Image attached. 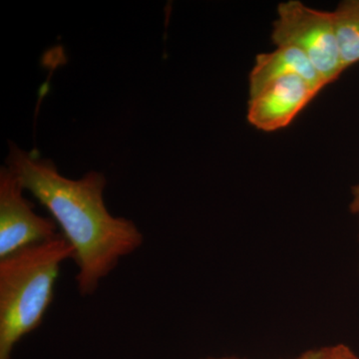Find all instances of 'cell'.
<instances>
[{
	"label": "cell",
	"mask_w": 359,
	"mask_h": 359,
	"mask_svg": "<svg viewBox=\"0 0 359 359\" xmlns=\"http://www.w3.org/2000/svg\"><path fill=\"white\" fill-rule=\"evenodd\" d=\"M6 166L50 212L75 252L77 289L88 297L96 292L123 257L143 245L144 236L131 219L114 217L104 202L107 180L91 171L81 179L66 178L51 160L11 144Z\"/></svg>",
	"instance_id": "obj_1"
},
{
	"label": "cell",
	"mask_w": 359,
	"mask_h": 359,
	"mask_svg": "<svg viewBox=\"0 0 359 359\" xmlns=\"http://www.w3.org/2000/svg\"><path fill=\"white\" fill-rule=\"evenodd\" d=\"M75 252L61 233L0 259V359L41 325L55 294L61 264Z\"/></svg>",
	"instance_id": "obj_2"
},
{
	"label": "cell",
	"mask_w": 359,
	"mask_h": 359,
	"mask_svg": "<svg viewBox=\"0 0 359 359\" xmlns=\"http://www.w3.org/2000/svg\"><path fill=\"white\" fill-rule=\"evenodd\" d=\"M271 39L278 46L301 50L325 85L344 71L332 13L311 8L297 0L283 2L278 6Z\"/></svg>",
	"instance_id": "obj_3"
},
{
	"label": "cell",
	"mask_w": 359,
	"mask_h": 359,
	"mask_svg": "<svg viewBox=\"0 0 359 359\" xmlns=\"http://www.w3.org/2000/svg\"><path fill=\"white\" fill-rule=\"evenodd\" d=\"M25 187L8 167L0 169V259L58 235L52 218L39 216L25 197Z\"/></svg>",
	"instance_id": "obj_4"
},
{
	"label": "cell",
	"mask_w": 359,
	"mask_h": 359,
	"mask_svg": "<svg viewBox=\"0 0 359 359\" xmlns=\"http://www.w3.org/2000/svg\"><path fill=\"white\" fill-rule=\"evenodd\" d=\"M318 91L297 75L278 78L250 97L248 120L264 132L285 128L294 121Z\"/></svg>",
	"instance_id": "obj_5"
},
{
	"label": "cell",
	"mask_w": 359,
	"mask_h": 359,
	"mask_svg": "<svg viewBox=\"0 0 359 359\" xmlns=\"http://www.w3.org/2000/svg\"><path fill=\"white\" fill-rule=\"evenodd\" d=\"M287 75L304 78L318 92L327 86L301 50L292 46H278L273 52L257 56L250 74V98L256 96L269 82Z\"/></svg>",
	"instance_id": "obj_6"
},
{
	"label": "cell",
	"mask_w": 359,
	"mask_h": 359,
	"mask_svg": "<svg viewBox=\"0 0 359 359\" xmlns=\"http://www.w3.org/2000/svg\"><path fill=\"white\" fill-rule=\"evenodd\" d=\"M342 68L359 62V0H346L332 13Z\"/></svg>",
	"instance_id": "obj_7"
},
{
	"label": "cell",
	"mask_w": 359,
	"mask_h": 359,
	"mask_svg": "<svg viewBox=\"0 0 359 359\" xmlns=\"http://www.w3.org/2000/svg\"><path fill=\"white\" fill-rule=\"evenodd\" d=\"M318 359H358L348 348L344 346L335 347L327 354L320 353Z\"/></svg>",
	"instance_id": "obj_8"
},
{
	"label": "cell",
	"mask_w": 359,
	"mask_h": 359,
	"mask_svg": "<svg viewBox=\"0 0 359 359\" xmlns=\"http://www.w3.org/2000/svg\"><path fill=\"white\" fill-rule=\"evenodd\" d=\"M353 199L351 201V210L354 214L359 215V185L353 190Z\"/></svg>",
	"instance_id": "obj_9"
},
{
	"label": "cell",
	"mask_w": 359,
	"mask_h": 359,
	"mask_svg": "<svg viewBox=\"0 0 359 359\" xmlns=\"http://www.w3.org/2000/svg\"><path fill=\"white\" fill-rule=\"evenodd\" d=\"M320 358V353L313 354V355H308L306 358H302V359H318Z\"/></svg>",
	"instance_id": "obj_10"
},
{
	"label": "cell",
	"mask_w": 359,
	"mask_h": 359,
	"mask_svg": "<svg viewBox=\"0 0 359 359\" xmlns=\"http://www.w3.org/2000/svg\"><path fill=\"white\" fill-rule=\"evenodd\" d=\"M209 359H235V358H209Z\"/></svg>",
	"instance_id": "obj_11"
}]
</instances>
